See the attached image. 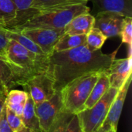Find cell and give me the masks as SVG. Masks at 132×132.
<instances>
[{"label": "cell", "instance_id": "cell-1", "mask_svg": "<svg viewBox=\"0 0 132 132\" xmlns=\"http://www.w3.org/2000/svg\"><path fill=\"white\" fill-rule=\"evenodd\" d=\"M117 52L118 50L107 54L101 50L91 51L85 45L65 51H53L48 58L46 73L53 80L54 90L60 91L77 77L107 71Z\"/></svg>", "mask_w": 132, "mask_h": 132}, {"label": "cell", "instance_id": "cell-2", "mask_svg": "<svg viewBox=\"0 0 132 132\" xmlns=\"http://www.w3.org/2000/svg\"><path fill=\"white\" fill-rule=\"evenodd\" d=\"M50 55H37L9 39L6 49V60L10 65L19 86H22L32 77L46 73Z\"/></svg>", "mask_w": 132, "mask_h": 132}, {"label": "cell", "instance_id": "cell-3", "mask_svg": "<svg viewBox=\"0 0 132 132\" xmlns=\"http://www.w3.org/2000/svg\"><path fill=\"white\" fill-rule=\"evenodd\" d=\"M90 12L87 4H76L45 9H31L27 20L21 26L9 29H64L77 15Z\"/></svg>", "mask_w": 132, "mask_h": 132}, {"label": "cell", "instance_id": "cell-4", "mask_svg": "<svg viewBox=\"0 0 132 132\" xmlns=\"http://www.w3.org/2000/svg\"><path fill=\"white\" fill-rule=\"evenodd\" d=\"M100 73L85 74L72 80L60 92L62 112L77 114L84 110V104L94 86Z\"/></svg>", "mask_w": 132, "mask_h": 132}, {"label": "cell", "instance_id": "cell-5", "mask_svg": "<svg viewBox=\"0 0 132 132\" xmlns=\"http://www.w3.org/2000/svg\"><path fill=\"white\" fill-rule=\"evenodd\" d=\"M118 89L110 87L104 96L91 108L77 114L83 132H96L104 123L111 104L118 94Z\"/></svg>", "mask_w": 132, "mask_h": 132}, {"label": "cell", "instance_id": "cell-6", "mask_svg": "<svg viewBox=\"0 0 132 132\" xmlns=\"http://www.w3.org/2000/svg\"><path fill=\"white\" fill-rule=\"evenodd\" d=\"M14 30V29H13ZM34 42L42 51L50 55L53 52L54 46L57 41L65 34L64 29H23L16 30Z\"/></svg>", "mask_w": 132, "mask_h": 132}, {"label": "cell", "instance_id": "cell-7", "mask_svg": "<svg viewBox=\"0 0 132 132\" xmlns=\"http://www.w3.org/2000/svg\"><path fill=\"white\" fill-rule=\"evenodd\" d=\"M22 87L35 104L51 98L56 92L53 87V80L47 73L32 77L22 85Z\"/></svg>", "mask_w": 132, "mask_h": 132}, {"label": "cell", "instance_id": "cell-8", "mask_svg": "<svg viewBox=\"0 0 132 132\" xmlns=\"http://www.w3.org/2000/svg\"><path fill=\"white\" fill-rule=\"evenodd\" d=\"M35 111L41 131L47 132L56 118L62 112L60 92L56 91L51 98L35 104Z\"/></svg>", "mask_w": 132, "mask_h": 132}, {"label": "cell", "instance_id": "cell-9", "mask_svg": "<svg viewBox=\"0 0 132 132\" xmlns=\"http://www.w3.org/2000/svg\"><path fill=\"white\" fill-rule=\"evenodd\" d=\"M126 17L111 12H101L94 16V27L99 29L107 38L120 36Z\"/></svg>", "mask_w": 132, "mask_h": 132}, {"label": "cell", "instance_id": "cell-10", "mask_svg": "<svg viewBox=\"0 0 132 132\" xmlns=\"http://www.w3.org/2000/svg\"><path fill=\"white\" fill-rule=\"evenodd\" d=\"M106 73L110 87L120 89L127 80L131 77L132 56L123 59L114 58Z\"/></svg>", "mask_w": 132, "mask_h": 132}, {"label": "cell", "instance_id": "cell-11", "mask_svg": "<svg viewBox=\"0 0 132 132\" xmlns=\"http://www.w3.org/2000/svg\"><path fill=\"white\" fill-rule=\"evenodd\" d=\"M131 77H129L127 80V81L123 84V86L120 89H118V94L111 104L107 117L104 123L102 124L101 127L107 129L111 128L113 130L117 131L119 119L125 104V101L127 97L129 87L131 85Z\"/></svg>", "mask_w": 132, "mask_h": 132}, {"label": "cell", "instance_id": "cell-12", "mask_svg": "<svg viewBox=\"0 0 132 132\" xmlns=\"http://www.w3.org/2000/svg\"><path fill=\"white\" fill-rule=\"evenodd\" d=\"M96 13L111 12L132 18V0H89Z\"/></svg>", "mask_w": 132, "mask_h": 132}, {"label": "cell", "instance_id": "cell-13", "mask_svg": "<svg viewBox=\"0 0 132 132\" xmlns=\"http://www.w3.org/2000/svg\"><path fill=\"white\" fill-rule=\"evenodd\" d=\"M94 16L89 12L74 17L65 27V33L68 35H87L94 27Z\"/></svg>", "mask_w": 132, "mask_h": 132}, {"label": "cell", "instance_id": "cell-14", "mask_svg": "<svg viewBox=\"0 0 132 132\" xmlns=\"http://www.w3.org/2000/svg\"><path fill=\"white\" fill-rule=\"evenodd\" d=\"M110 87V83L106 71L100 73L98 78L84 104V109L90 108L94 105L104 96V94Z\"/></svg>", "mask_w": 132, "mask_h": 132}, {"label": "cell", "instance_id": "cell-15", "mask_svg": "<svg viewBox=\"0 0 132 132\" xmlns=\"http://www.w3.org/2000/svg\"><path fill=\"white\" fill-rule=\"evenodd\" d=\"M27 98L28 94L25 90H9L6 94L5 107L21 118Z\"/></svg>", "mask_w": 132, "mask_h": 132}, {"label": "cell", "instance_id": "cell-16", "mask_svg": "<svg viewBox=\"0 0 132 132\" xmlns=\"http://www.w3.org/2000/svg\"><path fill=\"white\" fill-rule=\"evenodd\" d=\"M21 119L26 128L30 130L31 131L42 132L39 127V119L35 111V104L29 94L24 106Z\"/></svg>", "mask_w": 132, "mask_h": 132}, {"label": "cell", "instance_id": "cell-17", "mask_svg": "<svg viewBox=\"0 0 132 132\" xmlns=\"http://www.w3.org/2000/svg\"><path fill=\"white\" fill-rule=\"evenodd\" d=\"M86 35H68L64 34L56 43L53 51L60 52L72 50L85 45Z\"/></svg>", "mask_w": 132, "mask_h": 132}, {"label": "cell", "instance_id": "cell-18", "mask_svg": "<svg viewBox=\"0 0 132 132\" xmlns=\"http://www.w3.org/2000/svg\"><path fill=\"white\" fill-rule=\"evenodd\" d=\"M17 15V9L12 0H0V25L7 28Z\"/></svg>", "mask_w": 132, "mask_h": 132}, {"label": "cell", "instance_id": "cell-19", "mask_svg": "<svg viewBox=\"0 0 132 132\" xmlns=\"http://www.w3.org/2000/svg\"><path fill=\"white\" fill-rule=\"evenodd\" d=\"M7 36L9 39H13V40L16 41L20 45H22L23 47H25L28 50H29L37 55H40V56L47 55V54L44 53L42 51V50L34 42H32L31 39H29V38H27L26 36L22 35L19 31L7 29Z\"/></svg>", "mask_w": 132, "mask_h": 132}, {"label": "cell", "instance_id": "cell-20", "mask_svg": "<svg viewBox=\"0 0 132 132\" xmlns=\"http://www.w3.org/2000/svg\"><path fill=\"white\" fill-rule=\"evenodd\" d=\"M0 81L9 90L19 86L10 65L7 60L2 56H0Z\"/></svg>", "mask_w": 132, "mask_h": 132}, {"label": "cell", "instance_id": "cell-21", "mask_svg": "<svg viewBox=\"0 0 132 132\" xmlns=\"http://www.w3.org/2000/svg\"><path fill=\"white\" fill-rule=\"evenodd\" d=\"M89 0H33L31 9H45L76 4H87Z\"/></svg>", "mask_w": 132, "mask_h": 132}, {"label": "cell", "instance_id": "cell-22", "mask_svg": "<svg viewBox=\"0 0 132 132\" xmlns=\"http://www.w3.org/2000/svg\"><path fill=\"white\" fill-rule=\"evenodd\" d=\"M12 2L16 6L17 15L11 26L7 28L17 27L19 26H21L27 20L33 0H12Z\"/></svg>", "mask_w": 132, "mask_h": 132}, {"label": "cell", "instance_id": "cell-23", "mask_svg": "<svg viewBox=\"0 0 132 132\" xmlns=\"http://www.w3.org/2000/svg\"><path fill=\"white\" fill-rule=\"evenodd\" d=\"M107 39L99 29L93 27L86 35L85 46L91 51L99 50L104 46Z\"/></svg>", "mask_w": 132, "mask_h": 132}, {"label": "cell", "instance_id": "cell-24", "mask_svg": "<svg viewBox=\"0 0 132 132\" xmlns=\"http://www.w3.org/2000/svg\"><path fill=\"white\" fill-rule=\"evenodd\" d=\"M73 115L74 114L61 112L56 118L47 132H65L67 124L72 118Z\"/></svg>", "mask_w": 132, "mask_h": 132}, {"label": "cell", "instance_id": "cell-25", "mask_svg": "<svg viewBox=\"0 0 132 132\" xmlns=\"http://www.w3.org/2000/svg\"><path fill=\"white\" fill-rule=\"evenodd\" d=\"M5 118L12 132H17L24 128L23 123L20 117L14 114L11 110L5 107Z\"/></svg>", "mask_w": 132, "mask_h": 132}, {"label": "cell", "instance_id": "cell-26", "mask_svg": "<svg viewBox=\"0 0 132 132\" xmlns=\"http://www.w3.org/2000/svg\"><path fill=\"white\" fill-rule=\"evenodd\" d=\"M120 36L124 43L128 46L132 45V18L126 17L125 23L122 26Z\"/></svg>", "mask_w": 132, "mask_h": 132}, {"label": "cell", "instance_id": "cell-27", "mask_svg": "<svg viewBox=\"0 0 132 132\" xmlns=\"http://www.w3.org/2000/svg\"><path fill=\"white\" fill-rule=\"evenodd\" d=\"M9 42V39L7 36V29L0 25V56L5 58L6 49Z\"/></svg>", "mask_w": 132, "mask_h": 132}, {"label": "cell", "instance_id": "cell-28", "mask_svg": "<svg viewBox=\"0 0 132 132\" xmlns=\"http://www.w3.org/2000/svg\"><path fill=\"white\" fill-rule=\"evenodd\" d=\"M65 132H83L77 114L73 115L72 118L67 124Z\"/></svg>", "mask_w": 132, "mask_h": 132}, {"label": "cell", "instance_id": "cell-29", "mask_svg": "<svg viewBox=\"0 0 132 132\" xmlns=\"http://www.w3.org/2000/svg\"><path fill=\"white\" fill-rule=\"evenodd\" d=\"M0 132H12L5 118V107L0 116Z\"/></svg>", "mask_w": 132, "mask_h": 132}, {"label": "cell", "instance_id": "cell-30", "mask_svg": "<svg viewBox=\"0 0 132 132\" xmlns=\"http://www.w3.org/2000/svg\"><path fill=\"white\" fill-rule=\"evenodd\" d=\"M5 98H6V94L0 95V116L5 107Z\"/></svg>", "mask_w": 132, "mask_h": 132}, {"label": "cell", "instance_id": "cell-31", "mask_svg": "<svg viewBox=\"0 0 132 132\" xmlns=\"http://www.w3.org/2000/svg\"><path fill=\"white\" fill-rule=\"evenodd\" d=\"M8 91H9V90L0 81V95H2V94H7Z\"/></svg>", "mask_w": 132, "mask_h": 132}, {"label": "cell", "instance_id": "cell-32", "mask_svg": "<svg viewBox=\"0 0 132 132\" xmlns=\"http://www.w3.org/2000/svg\"><path fill=\"white\" fill-rule=\"evenodd\" d=\"M17 132H33V131H31L30 130H29V129H27V128H26L25 127L24 128H22L20 131H19Z\"/></svg>", "mask_w": 132, "mask_h": 132}, {"label": "cell", "instance_id": "cell-33", "mask_svg": "<svg viewBox=\"0 0 132 132\" xmlns=\"http://www.w3.org/2000/svg\"><path fill=\"white\" fill-rule=\"evenodd\" d=\"M107 130H108V129L104 128H103V127H101V128H100V129H99V130H97L96 132H104L105 131H107Z\"/></svg>", "mask_w": 132, "mask_h": 132}, {"label": "cell", "instance_id": "cell-34", "mask_svg": "<svg viewBox=\"0 0 132 132\" xmlns=\"http://www.w3.org/2000/svg\"><path fill=\"white\" fill-rule=\"evenodd\" d=\"M108 132H117V131L113 130V129H111V128H109V129L108 130Z\"/></svg>", "mask_w": 132, "mask_h": 132}, {"label": "cell", "instance_id": "cell-35", "mask_svg": "<svg viewBox=\"0 0 132 132\" xmlns=\"http://www.w3.org/2000/svg\"><path fill=\"white\" fill-rule=\"evenodd\" d=\"M104 132H108V130H107V131H105Z\"/></svg>", "mask_w": 132, "mask_h": 132}]
</instances>
